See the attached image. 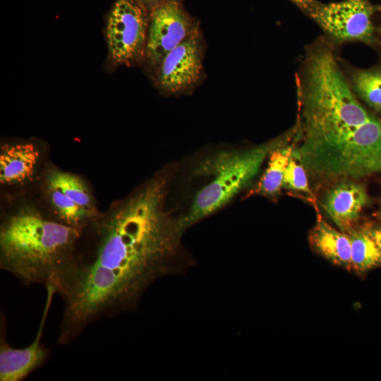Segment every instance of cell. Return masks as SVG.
I'll list each match as a JSON object with an SVG mask.
<instances>
[{
  "label": "cell",
  "mask_w": 381,
  "mask_h": 381,
  "mask_svg": "<svg viewBox=\"0 0 381 381\" xmlns=\"http://www.w3.org/2000/svg\"><path fill=\"white\" fill-rule=\"evenodd\" d=\"M47 297L44 311L35 339L22 349L12 347L6 339V324L1 315L0 334V380L22 381L30 374L41 368L47 361L50 351L42 343L46 320L52 298L56 294L52 286L45 287Z\"/></svg>",
  "instance_id": "10"
},
{
  "label": "cell",
  "mask_w": 381,
  "mask_h": 381,
  "mask_svg": "<svg viewBox=\"0 0 381 381\" xmlns=\"http://www.w3.org/2000/svg\"><path fill=\"white\" fill-rule=\"evenodd\" d=\"M380 9L370 0H344L327 4L316 1L306 14L337 42L376 46L380 41L374 16Z\"/></svg>",
  "instance_id": "6"
},
{
  "label": "cell",
  "mask_w": 381,
  "mask_h": 381,
  "mask_svg": "<svg viewBox=\"0 0 381 381\" xmlns=\"http://www.w3.org/2000/svg\"><path fill=\"white\" fill-rule=\"evenodd\" d=\"M370 198L360 183L345 180L327 190L322 200L323 208L342 231H349Z\"/></svg>",
  "instance_id": "11"
},
{
  "label": "cell",
  "mask_w": 381,
  "mask_h": 381,
  "mask_svg": "<svg viewBox=\"0 0 381 381\" xmlns=\"http://www.w3.org/2000/svg\"><path fill=\"white\" fill-rule=\"evenodd\" d=\"M306 14L315 3V0H290Z\"/></svg>",
  "instance_id": "19"
},
{
  "label": "cell",
  "mask_w": 381,
  "mask_h": 381,
  "mask_svg": "<svg viewBox=\"0 0 381 381\" xmlns=\"http://www.w3.org/2000/svg\"><path fill=\"white\" fill-rule=\"evenodd\" d=\"M46 190L57 220L83 229L97 219L93 196L77 175L52 169L46 176Z\"/></svg>",
  "instance_id": "7"
},
{
  "label": "cell",
  "mask_w": 381,
  "mask_h": 381,
  "mask_svg": "<svg viewBox=\"0 0 381 381\" xmlns=\"http://www.w3.org/2000/svg\"><path fill=\"white\" fill-rule=\"evenodd\" d=\"M168 181L167 174H156L94 224L90 245L76 250L56 291L64 302L58 344L133 310L152 283L182 270V234L166 208Z\"/></svg>",
  "instance_id": "1"
},
{
  "label": "cell",
  "mask_w": 381,
  "mask_h": 381,
  "mask_svg": "<svg viewBox=\"0 0 381 381\" xmlns=\"http://www.w3.org/2000/svg\"><path fill=\"white\" fill-rule=\"evenodd\" d=\"M40 152L31 143L6 144L0 150V182L17 185L30 181L35 171Z\"/></svg>",
  "instance_id": "12"
},
{
  "label": "cell",
  "mask_w": 381,
  "mask_h": 381,
  "mask_svg": "<svg viewBox=\"0 0 381 381\" xmlns=\"http://www.w3.org/2000/svg\"><path fill=\"white\" fill-rule=\"evenodd\" d=\"M277 146L270 153L266 169L261 176L254 193L265 196H275L283 187V179L286 166L293 155L294 147Z\"/></svg>",
  "instance_id": "15"
},
{
  "label": "cell",
  "mask_w": 381,
  "mask_h": 381,
  "mask_svg": "<svg viewBox=\"0 0 381 381\" xmlns=\"http://www.w3.org/2000/svg\"><path fill=\"white\" fill-rule=\"evenodd\" d=\"M200 30L170 51L155 68L157 88L167 95L189 91L203 73V43Z\"/></svg>",
  "instance_id": "9"
},
{
  "label": "cell",
  "mask_w": 381,
  "mask_h": 381,
  "mask_svg": "<svg viewBox=\"0 0 381 381\" xmlns=\"http://www.w3.org/2000/svg\"><path fill=\"white\" fill-rule=\"evenodd\" d=\"M283 187L310 194L306 170L302 164L292 155L286 166Z\"/></svg>",
  "instance_id": "17"
},
{
  "label": "cell",
  "mask_w": 381,
  "mask_h": 381,
  "mask_svg": "<svg viewBox=\"0 0 381 381\" xmlns=\"http://www.w3.org/2000/svg\"><path fill=\"white\" fill-rule=\"evenodd\" d=\"M284 140L281 138L245 150L219 151L200 161L194 174L207 181L195 193L189 209L176 219L181 233L228 204L252 182L272 150Z\"/></svg>",
  "instance_id": "4"
},
{
  "label": "cell",
  "mask_w": 381,
  "mask_h": 381,
  "mask_svg": "<svg viewBox=\"0 0 381 381\" xmlns=\"http://www.w3.org/2000/svg\"><path fill=\"white\" fill-rule=\"evenodd\" d=\"M351 266L357 271H365L381 265V250L364 231L350 230Z\"/></svg>",
  "instance_id": "16"
},
{
  "label": "cell",
  "mask_w": 381,
  "mask_h": 381,
  "mask_svg": "<svg viewBox=\"0 0 381 381\" xmlns=\"http://www.w3.org/2000/svg\"><path fill=\"white\" fill-rule=\"evenodd\" d=\"M297 89L299 143L293 155L306 170L321 179L381 174V118L353 92L327 42L306 49Z\"/></svg>",
  "instance_id": "2"
},
{
  "label": "cell",
  "mask_w": 381,
  "mask_h": 381,
  "mask_svg": "<svg viewBox=\"0 0 381 381\" xmlns=\"http://www.w3.org/2000/svg\"><path fill=\"white\" fill-rule=\"evenodd\" d=\"M149 22V11L138 0H116L105 28L111 62L134 66L145 61Z\"/></svg>",
  "instance_id": "5"
},
{
  "label": "cell",
  "mask_w": 381,
  "mask_h": 381,
  "mask_svg": "<svg viewBox=\"0 0 381 381\" xmlns=\"http://www.w3.org/2000/svg\"><path fill=\"white\" fill-rule=\"evenodd\" d=\"M169 0H138L150 13L152 11Z\"/></svg>",
  "instance_id": "18"
},
{
  "label": "cell",
  "mask_w": 381,
  "mask_h": 381,
  "mask_svg": "<svg viewBox=\"0 0 381 381\" xmlns=\"http://www.w3.org/2000/svg\"><path fill=\"white\" fill-rule=\"evenodd\" d=\"M346 77L358 99L381 116V64L368 68H353Z\"/></svg>",
  "instance_id": "14"
},
{
  "label": "cell",
  "mask_w": 381,
  "mask_h": 381,
  "mask_svg": "<svg viewBox=\"0 0 381 381\" xmlns=\"http://www.w3.org/2000/svg\"><path fill=\"white\" fill-rule=\"evenodd\" d=\"M198 21L180 0H169L150 13L146 59L155 69L164 57L199 30Z\"/></svg>",
  "instance_id": "8"
},
{
  "label": "cell",
  "mask_w": 381,
  "mask_h": 381,
  "mask_svg": "<svg viewBox=\"0 0 381 381\" xmlns=\"http://www.w3.org/2000/svg\"><path fill=\"white\" fill-rule=\"evenodd\" d=\"M84 229L36 209H18L1 223L0 267L25 285L52 286L56 292L74 262Z\"/></svg>",
  "instance_id": "3"
},
{
  "label": "cell",
  "mask_w": 381,
  "mask_h": 381,
  "mask_svg": "<svg viewBox=\"0 0 381 381\" xmlns=\"http://www.w3.org/2000/svg\"><path fill=\"white\" fill-rule=\"evenodd\" d=\"M367 232L381 250V227L372 229Z\"/></svg>",
  "instance_id": "20"
},
{
  "label": "cell",
  "mask_w": 381,
  "mask_h": 381,
  "mask_svg": "<svg viewBox=\"0 0 381 381\" xmlns=\"http://www.w3.org/2000/svg\"><path fill=\"white\" fill-rule=\"evenodd\" d=\"M380 219H381V205H380Z\"/></svg>",
  "instance_id": "22"
},
{
  "label": "cell",
  "mask_w": 381,
  "mask_h": 381,
  "mask_svg": "<svg viewBox=\"0 0 381 381\" xmlns=\"http://www.w3.org/2000/svg\"><path fill=\"white\" fill-rule=\"evenodd\" d=\"M311 246L332 263L346 268L351 266V242L348 234L331 226L322 218L310 231Z\"/></svg>",
  "instance_id": "13"
},
{
  "label": "cell",
  "mask_w": 381,
  "mask_h": 381,
  "mask_svg": "<svg viewBox=\"0 0 381 381\" xmlns=\"http://www.w3.org/2000/svg\"><path fill=\"white\" fill-rule=\"evenodd\" d=\"M377 29H378L379 35H381V26Z\"/></svg>",
  "instance_id": "21"
}]
</instances>
